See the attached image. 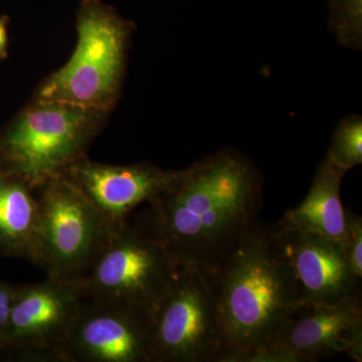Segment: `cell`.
Returning <instances> with one entry per match:
<instances>
[{
    "instance_id": "7c38bea8",
    "label": "cell",
    "mask_w": 362,
    "mask_h": 362,
    "mask_svg": "<svg viewBox=\"0 0 362 362\" xmlns=\"http://www.w3.org/2000/svg\"><path fill=\"white\" fill-rule=\"evenodd\" d=\"M301 305L332 304L361 294L341 245L317 233L272 226Z\"/></svg>"
},
{
    "instance_id": "ac0fdd59",
    "label": "cell",
    "mask_w": 362,
    "mask_h": 362,
    "mask_svg": "<svg viewBox=\"0 0 362 362\" xmlns=\"http://www.w3.org/2000/svg\"><path fill=\"white\" fill-rule=\"evenodd\" d=\"M18 285L0 280V334L6 327Z\"/></svg>"
},
{
    "instance_id": "8992f818",
    "label": "cell",
    "mask_w": 362,
    "mask_h": 362,
    "mask_svg": "<svg viewBox=\"0 0 362 362\" xmlns=\"http://www.w3.org/2000/svg\"><path fill=\"white\" fill-rule=\"evenodd\" d=\"M223 350L216 274L180 267L152 312L150 362H221Z\"/></svg>"
},
{
    "instance_id": "52a82bcc",
    "label": "cell",
    "mask_w": 362,
    "mask_h": 362,
    "mask_svg": "<svg viewBox=\"0 0 362 362\" xmlns=\"http://www.w3.org/2000/svg\"><path fill=\"white\" fill-rule=\"evenodd\" d=\"M180 266L157 240L126 223L76 285L84 299L153 312Z\"/></svg>"
},
{
    "instance_id": "4fadbf2b",
    "label": "cell",
    "mask_w": 362,
    "mask_h": 362,
    "mask_svg": "<svg viewBox=\"0 0 362 362\" xmlns=\"http://www.w3.org/2000/svg\"><path fill=\"white\" fill-rule=\"evenodd\" d=\"M346 173L325 157L304 201L299 206L288 211L279 225L317 233L340 244L345 232L340 187Z\"/></svg>"
},
{
    "instance_id": "6da1fadb",
    "label": "cell",
    "mask_w": 362,
    "mask_h": 362,
    "mask_svg": "<svg viewBox=\"0 0 362 362\" xmlns=\"http://www.w3.org/2000/svg\"><path fill=\"white\" fill-rule=\"evenodd\" d=\"M262 197L263 180L254 163L221 150L178 170L135 226L178 266L218 274L256 221Z\"/></svg>"
},
{
    "instance_id": "7a4b0ae2",
    "label": "cell",
    "mask_w": 362,
    "mask_h": 362,
    "mask_svg": "<svg viewBox=\"0 0 362 362\" xmlns=\"http://www.w3.org/2000/svg\"><path fill=\"white\" fill-rule=\"evenodd\" d=\"M216 283L223 333L221 362H261L300 306L272 226L255 221L216 274Z\"/></svg>"
},
{
    "instance_id": "9a60e30c",
    "label": "cell",
    "mask_w": 362,
    "mask_h": 362,
    "mask_svg": "<svg viewBox=\"0 0 362 362\" xmlns=\"http://www.w3.org/2000/svg\"><path fill=\"white\" fill-rule=\"evenodd\" d=\"M326 157L345 171L362 163V119L349 116L338 124Z\"/></svg>"
},
{
    "instance_id": "277c9868",
    "label": "cell",
    "mask_w": 362,
    "mask_h": 362,
    "mask_svg": "<svg viewBox=\"0 0 362 362\" xmlns=\"http://www.w3.org/2000/svg\"><path fill=\"white\" fill-rule=\"evenodd\" d=\"M134 23L102 0H83L77 11L78 44L65 66L45 78L33 99L111 114L122 90Z\"/></svg>"
},
{
    "instance_id": "ba28073f",
    "label": "cell",
    "mask_w": 362,
    "mask_h": 362,
    "mask_svg": "<svg viewBox=\"0 0 362 362\" xmlns=\"http://www.w3.org/2000/svg\"><path fill=\"white\" fill-rule=\"evenodd\" d=\"M75 282L47 277L18 285L0 354L11 361L61 362L62 349L83 302Z\"/></svg>"
},
{
    "instance_id": "5bb4252c",
    "label": "cell",
    "mask_w": 362,
    "mask_h": 362,
    "mask_svg": "<svg viewBox=\"0 0 362 362\" xmlns=\"http://www.w3.org/2000/svg\"><path fill=\"white\" fill-rule=\"evenodd\" d=\"M39 202L35 189L0 175V256L35 264Z\"/></svg>"
},
{
    "instance_id": "30bf717a",
    "label": "cell",
    "mask_w": 362,
    "mask_h": 362,
    "mask_svg": "<svg viewBox=\"0 0 362 362\" xmlns=\"http://www.w3.org/2000/svg\"><path fill=\"white\" fill-rule=\"evenodd\" d=\"M342 352L362 361L361 294L337 303L298 307L261 362H313Z\"/></svg>"
},
{
    "instance_id": "2e32d148",
    "label": "cell",
    "mask_w": 362,
    "mask_h": 362,
    "mask_svg": "<svg viewBox=\"0 0 362 362\" xmlns=\"http://www.w3.org/2000/svg\"><path fill=\"white\" fill-rule=\"evenodd\" d=\"M330 25L340 44L361 49L362 0H329Z\"/></svg>"
},
{
    "instance_id": "3957f363",
    "label": "cell",
    "mask_w": 362,
    "mask_h": 362,
    "mask_svg": "<svg viewBox=\"0 0 362 362\" xmlns=\"http://www.w3.org/2000/svg\"><path fill=\"white\" fill-rule=\"evenodd\" d=\"M109 116L78 105L33 99L0 127V175L32 188L63 175L88 156Z\"/></svg>"
},
{
    "instance_id": "e0dca14e",
    "label": "cell",
    "mask_w": 362,
    "mask_h": 362,
    "mask_svg": "<svg viewBox=\"0 0 362 362\" xmlns=\"http://www.w3.org/2000/svg\"><path fill=\"white\" fill-rule=\"evenodd\" d=\"M345 232L341 245L350 270L357 280L362 279V218L351 209H344Z\"/></svg>"
},
{
    "instance_id": "d6986e66",
    "label": "cell",
    "mask_w": 362,
    "mask_h": 362,
    "mask_svg": "<svg viewBox=\"0 0 362 362\" xmlns=\"http://www.w3.org/2000/svg\"><path fill=\"white\" fill-rule=\"evenodd\" d=\"M7 18L0 16V61L7 57Z\"/></svg>"
},
{
    "instance_id": "5b68a950",
    "label": "cell",
    "mask_w": 362,
    "mask_h": 362,
    "mask_svg": "<svg viewBox=\"0 0 362 362\" xmlns=\"http://www.w3.org/2000/svg\"><path fill=\"white\" fill-rule=\"evenodd\" d=\"M33 189L39 202L35 264L47 277L77 282L114 233L92 202L65 176H54Z\"/></svg>"
},
{
    "instance_id": "8fae6325",
    "label": "cell",
    "mask_w": 362,
    "mask_h": 362,
    "mask_svg": "<svg viewBox=\"0 0 362 362\" xmlns=\"http://www.w3.org/2000/svg\"><path fill=\"white\" fill-rule=\"evenodd\" d=\"M177 173L147 162L112 165L85 156L71 164L62 175L87 197L115 233L127 223L135 209L148 204L168 188Z\"/></svg>"
},
{
    "instance_id": "9c48e42d",
    "label": "cell",
    "mask_w": 362,
    "mask_h": 362,
    "mask_svg": "<svg viewBox=\"0 0 362 362\" xmlns=\"http://www.w3.org/2000/svg\"><path fill=\"white\" fill-rule=\"evenodd\" d=\"M152 312L135 305L83 299L61 362H150Z\"/></svg>"
}]
</instances>
